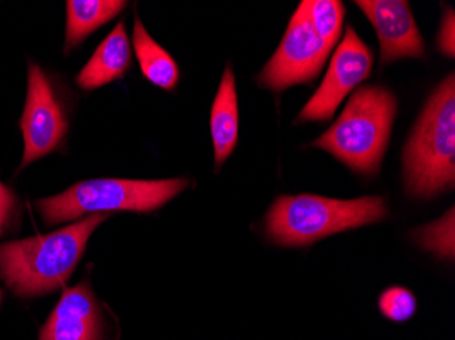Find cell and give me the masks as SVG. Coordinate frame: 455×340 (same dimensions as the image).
<instances>
[{
    "mask_svg": "<svg viewBox=\"0 0 455 340\" xmlns=\"http://www.w3.org/2000/svg\"><path fill=\"white\" fill-rule=\"evenodd\" d=\"M108 214H93L47 236L0 245V276L20 297L51 293L70 278L88 240Z\"/></svg>",
    "mask_w": 455,
    "mask_h": 340,
    "instance_id": "obj_1",
    "label": "cell"
},
{
    "mask_svg": "<svg viewBox=\"0 0 455 340\" xmlns=\"http://www.w3.org/2000/svg\"><path fill=\"white\" fill-rule=\"evenodd\" d=\"M397 99L382 86H363L314 146L363 175H374L385 157L397 115Z\"/></svg>",
    "mask_w": 455,
    "mask_h": 340,
    "instance_id": "obj_2",
    "label": "cell"
},
{
    "mask_svg": "<svg viewBox=\"0 0 455 340\" xmlns=\"http://www.w3.org/2000/svg\"><path fill=\"white\" fill-rule=\"evenodd\" d=\"M406 189L416 198H434L455 181V81L444 79L432 94L406 145Z\"/></svg>",
    "mask_w": 455,
    "mask_h": 340,
    "instance_id": "obj_3",
    "label": "cell"
},
{
    "mask_svg": "<svg viewBox=\"0 0 455 340\" xmlns=\"http://www.w3.org/2000/svg\"><path fill=\"white\" fill-rule=\"evenodd\" d=\"M387 204L379 196L339 201L316 195L280 196L266 216L268 239L283 247H304L344 230L382 221Z\"/></svg>",
    "mask_w": 455,
    "mask_h": 340,
    "instance_id": "obj_4",
    "label": "cell"
},
{
    "mask_svg": "<svg viewBox=\"0 0 455 340\" xmlns=\"http://www.w3.org/2000/svg\"><path fill=\"white\" fill-rule=\"evenodd\" d=\"M188 186V178L155 181L99 178L76 184L60 195L41 199L37 209L48 225L73 221L88 212H149L168 203Z\"/></svg>",
    "mask_w": 455,
    "mask_h": 340,
    "instance_id": "obj_5",
    "label": "cell"
},
{
    "mask_svg": "<svg viewBox=\"0 0 455 340\" xmlns=\"http://www.w3.org/2000/svg\"><path fill=\"white\" fill-rule=\"evenodd\" d=\"M330 52L331 50L316 35L299 6L280 47L258 76V82L263 88L275 91L309 83L321 73Z\"/></svg>",
    "mask_w": 455,
    "mask_h": 340,
    "instance_id": "obj_6",
    "label": "cell"
},
{
    "mask_svg": "<svg viewBox=\"0 0 455 340\" xmlns=\"http://www.w3.org/2000/svg\"><path fill=\"white\" fill-rule=\"evenodd\" d=\"M374 55L352 27L347 28L341 44L330 61L329 70L298 122H327L336 114L345 97L372 73Z\"/></svg>",
    "mask_w": 455,
    "mask_h": 340,
    "instance_id": "obj_7",
    "label": "cell"
},
{
    "mask_svg": "<svg viewBox=\"0 0 455 340\" xmlns=\"http://www.w3.org/2000/svg\"><path fill=\"white\" fill-rule=\"evenodd\" d=\"M25 152L20 169L50 154L68 132V120L53 84L35 63L29 65L28 97L20 119Z\"/></svg>",
    "mask_w": 455,
    "mask_h": 340,
    "instance_id": "obj_8",
    "label": "cell"
},
{
    "mask_svg": "<svg viewBox=\"0 0 455 340\" xmlns=\"http://www.w3.org/2000/svg\"><path fill=\"white\" fill-rule=\"evenodd\" d=\"M355 4L364 12L377 30L382 63L426 56V45L408 2L360 0Z\"/></svg>",
    "mask_w": 455,
    "mask_h": 340,
    "instance_id": "obj_9",
    "label": "cell"
},
{
    "mask_svg": "<svg viewBox=\"0 0 455 340\" xmlns=\"http://www.w3.org/2000/svg\"><path fill=\"white\" fill-rule=\"evenodd\" d=\"M101 314L86 282L68 289L41 329L40 340H99Z\"/></svg>",
    "mask_w": 455,
    "mask_h": 340,
    "instance_id": "obj_10",
    "label": "cell"
},
{
    "mask_svg": "<svg viewBox=\"0 0 455 340\" xmlns=\"http://www.w3.org/2000/svg\"><path fill=\"white\" fill-rule=\"evenodd\" d=\"M132 65V47L124 24L120 22L102 41L88 65L79 73L76 83L85 91L101 88L122 78Z\"/></svg>",
    "mask_w": 455,
    "mask_h": 340,
    "instance_id": "obj_11",
    "label": "cell"
},
{
    "mask_svg": "<svg viewBox=\"0 0 455 340\" xmlns=\"http://www.w3.org/2000/svg\"><path fill=\"white\" fill-rule=\"evenodd\" d=\"M214 161L220 168L236 147L239 135V108H237L236 79L231 65L225 68L219 91L214 99L211 116Z\"/></svg>",
    "mask_w": 455,
    "mask_h": 340,
    "instance_id": "obj_12",
    "label": "cell"
},
{
    "mask_svg": "<svg viewBox=\"0 0 455 340\" xmlns=\"http://www.w3.org/2000/svg\"><path fill=\"white\" fill-rule=\"evenodd\" d=\"M132 44L143 75L158 88L173 91L179 82V67L175 59L153 40L138 17H135Z\"/></svg>",
    "mask_w": 455,
    "mask_h": 340,
    "instance_id": "obj_13",
    "label": "cell"
},
{
    "mask_svg": "<svg viewBox=\"0 0 455 340\" xmlns=\"http://www.w3.org/2000/svg\"><path fill=\"white\" fill-rule=\"evenodd\" d=\"M66 48L78 45L91 33L116 17L127 2L120 0H68Z\"/></svg>",
    "mask_w": 455,
    "mask_h": 340,
    "instance_id": "obj_14",
    "label": "cell"
},
{
    "mask_svg": "<svg viewBox=\"0 0 455 340\" xmlns=\"http://www.w3.org/2000/svg\"><path fill=\"white\" fill-rule=\"evenodd\" d=\"M300 7L316 35L326 43L330 50H333L341 37L344 4L336 0H307L301 2Z\"/></svg>",
    "mask_w": 455,
    "mask_h": 340,
    "instance_id": "obj_15",
    "label": "cell"
},
{
    "mask_svg": "<svg viewBox=\"0 0 455 340\" xmlns=\"http://www.w3.org/2000/svg\"><path fill=\"white\" fill-rule=\"evenodd\" d=\"M419 244L444 259H454V209L438 222L416 232Z\"/></svg>",
    "mask_w": 455,
    "mask_h": 340,
    "instance_id": "obj_16",
    "label": "cell"
},
{
    "mask_svg": "<svg viewBox=\"0 0 455 340\" xmlns=\"http://www.w3.org/2000/svg\"><path fill=\"white\" fill-rule=\"evenodd\" d=\"M378 305L383 316L397 323H403L415 316L418 301L408 289L393 286L380 294Z\"/></svg>",
    "mask_w": 455,
    "mask_h": 340,
    "instance_id": "obj_17",
    "label": "cell"
},
{
    "mask_svg": "<svg viewBox=\"0 0 455 340\" xmlns=\"http://www.w3.org/2000/svg\"><path fill=\"white\" fill-rule=\"evenodd\" d=\"M455 17L454 10L449 9L442 20L441 30H439L438 45L442 53L454 58L455 55Z\"/></svg>",
    "mask_w": 455,
    "mask_h": 340,
    "instance_id": "obj_18",
    "label": "cell"
},
{
    "mask_svg": "<svg viewBox=\"0 0 455 340\" xmlns=\"http://www.w3.org/2000/svg\"><path fill=\"white\" fill-rule=\"evenodd\" d=\"M15 211L14 194L4 184L0 183V236L12 224Z\"/></svg>",
    "mask_w": 455,
    "mask_h": 340,
    "instance_id": "obj_19",
    "label": "cell"
},
{
    "mask_svg": "<svg viewBox=\"0 0 455 340\" xmlns=\"http://www.w3.org/2000/svg\"><path fill=\"white\" fill-rule=\"evenodd\" d=\"M2 296H4V293H2V290H0V301H2Z\"/></svg>",
    "mask_w": 455,
    "mask_h": 340,
    "instance_id": "obj_20",
    "label": "cell"
}]
</instances>
